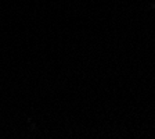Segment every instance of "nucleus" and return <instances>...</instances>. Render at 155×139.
Returning a JSON list of instances; mask_svg holds the SVG:
<instances>
[]
</instances>
